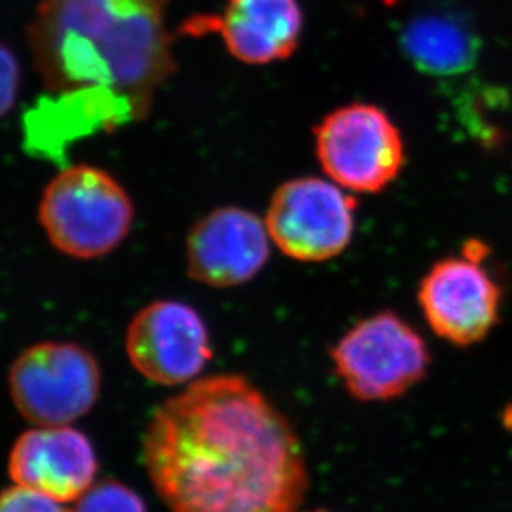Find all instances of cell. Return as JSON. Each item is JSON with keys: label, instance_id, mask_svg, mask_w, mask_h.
Returning a JSON list of instances; mask_svg holds the SVG:
<instances>
[{"label": "cell", "instance_id": "obj_10", "mask_svg": "<svg viewBox=\"0 0 512 512\" xmlns=\"http://www.w3.org/2000/svg\"><path fill=\"white\" fill-rule=\"evenodd\" d=\"M271 241L257 214L236 206L214 209L189 231V277L219 289L251 281L269 261Z\"/></svg>", "mask_w": 512, "mask_h": 512}, {"label": "cell", "instance_id": "obj_15", "mask_svg": "<svg viewBox=\"0 0 512 512\" xmlns=\"http://www.w3.org/2000/svg\"><path fill=\"white\" fill-rule=\"evenodd\" d=\"M0 512H70L62 508V503L37 493L32 489L14 484L2 494Z\"/></svg>", "mask_w": 512, "mask_h": 512}, {"label": "cell", "instance_id": "obj_3", "mask_svg": "<svg viewBox=\"0 0 512 512\" xmlns=\"http://www.w3.org/2000/svg\"><path fill=\"white\" fill-rule=\"evenodd\" d=\"M133 219L130 194L97 166L63 168L40 198V226L50 244L75 259H97L115 251L130 234Z\"/></svg>", "mask_w": 512, "mask_h": 512}, {"label": "cell", "instance_id": "obj_4", "mask_svg": "<svg viewBox=\"0 0 512 512\" xmlns=\"http://www.w3.org/2000/svg\"><path fill=\"white\" fill-rule=\"evenodd\" d=\"M325 176L352 193H380L405 165V143L388 113L372 103L335 108L315 126Z\"/></svg>", "mask_w": 512, "mask_h": 512}, {"label": "cell", "instance_id": "obj_11", "mask_svg": "<svg viewBox=\"0 0 512 512\" xmlns=\"http://www.w3.org/2000/svg\"><path fill=\"white\" fill-rule=\"evenodd\" d=\"M97 455L82 431L37 426L17 438L9 456L14 484L45 494L58 503H75L92 488Z\"/></svg>", "mask_w": 512, "mask_h": 512}, {"label": "cell", "instance_id": "obj_5", "mask_svg": "<svg viewBox=\"0 0 512 512\" xmlns=\"http://www.w3.org/2000/svg\"><path fill=\"white\" fill-rule=\"evenodd\" d=\"M332 360L353 397L387 401L425 378L430 350L400 315L385 310L353 325L335 345Z\"/></svg>", "mask_w": 512, "mask_h": 512}, {"label": "cell", "instance_id": "obj_13", "mask_svg": "<svg viewBox=\"0 0 512 512\" xmlns=\"http://www.w3.org/2000/svg\"><path fill=\"white\" fill-rule=\"evenodd\" d=\"M405 49L411 60L431 73L463 72L473 62L474 42L463 25L443 17L416 20L406 30Z\"/></svg>", "mask_w": 512, "mask_h": 512}, {"label": "cell", "instance_id": "obj_2", "mask_svg": "<svg viewBox=\"0 0 512 512\" xmlns=\"http://www.w3.org/2000/svg\"><path fill=\"white\" fill-rule=\"evenodd\" d=\"M170 0H44L27 42L45 88L82 98L116 125L143 118L173 73Z\"/></svg>", "mask_w": 512, "mask_h": 512}, {"label": "cell", "instance_id": "obj_9", "mask_svg": "<svg viewBox=\"0 0 512 512\" xmlns=\"http://www.w3.org/2000/svg\"><path fill=\"white\" fill-rule=\"evenodd\" d=\"M126 355L136 372L166 387L193 382L213 357L203 317L178 300H156L133 317Z\"/></svg>", "mask_w": 512, "mask_h": 512}, {"label": "cell", "instance_id": "obj_14", "mask_svg": "<svg viewBox=\"0 0 512 512\" xmlns=\"http://www.w3.org/2000/svg\"><path fill=\"white\" fill-rule=\"evenodd\" d=\"M70 512H146L145 503L133 489L118 481L93 484Z\"/></svg>", "mask_w": 512, "mask_h": 512}, {"label": "cell", "instance_id": "obj_1", "mask_svg": "<svg viewBox=\"0 0 512 512\" xmlns=\"http://www.w3.org/2000/svg\"><path fill=\"white\" fill-rule=\"evenodd\" d=\"M143 459L171 512H295L309 489L299 436L241 375L196 380L158 406Z\"/></svg>", "mask_w": 512, "mask_h": 512}, {"label": "cell", "instance_id": "obj_8", "mask_svg": "<svg viewBox=\"0 0 512 512\" xmlns=\"http://www.w3.org/2000/svg\"><path fill=\"white\" fill-rule=\"evenodd\" d=\"M484 247L473 242L461 256L436 262L421 281L418 302L426 322L446 342L468 347L498 324L503 292L484 267Z\"/></svg>", "mask_w": 512, "mask_h": 512}, {"label": "cell", "instance_id": "obj_16", "mask_svg": "<svg viewBox=\"0 0 512 512\" xmlns=\"http://www.w3.org/2000/svg\"><path fill=\"white\" fill-rule=\"evenodd\" d=\"M20 90V65L10 49H2V115H9L14 108Z\"/></svg>", "mask_w": 512, "mask_h": 512}, {"label": "cell", "instance_id": "obj_17", "mask_svg": "<svg viewBox=\"0 0 512 512\" xmlns=\"http://www.w3.org/2000/svg\"><path fill=\"white\" fill-rule=\"evenodd\" d=\"M319 512H322V511H319Z\"/></svg>", "mask_w": 512, "mask_h": 512}, {"label": "cell", "instance_id": "obj_12", "mask_svg": "<svg viewBox=\"0 0 512 512\" xmlns=\"http://www.w3.org/2000/svg\"><path fill=\"white\" fill-rule=\"evenodd\" d=\"M213 27L236 60L269 65L294 55L304 14L297 0H228Z\"/></svg>", "mask_w": 512, "mask_h": 512}, {"label": "cell", "instance_id": "obj_7", "mask_svg": "<svg viewBox=\"0 0 512 512\" xmlns=\"http://www.w3.org/2000/svg\"><path fill=\"white\" fill-rule=\"evenodd\" d=\"M357 201L329 178L290 179L272 194L266 226L285 256L324 262L342 254L352 241Z\"/></svg>", "mask_w": 512, "mask_h": 512}, {"label": "cell", "instance_id": "obj_6", "mask_svg": "<svg viewBox=\"0 0 512 512\" xmlns=\"http://www.w3.org/2000/svg\"><path fill=\"white\" fill-rule=\"evenodd\" d=\"M102 372L82 345L42 342L12 363L10 397L25 420L37 426L70 425L97 403Z\"/></svg>", "mask_w": 512, "mask_h": 512}]
</instances>
